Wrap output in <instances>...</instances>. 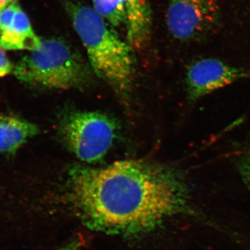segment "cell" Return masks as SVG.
Here are the masks:
<instances>
[{"instance_id":"obj_9","label":"cell","mask_w":250,"mask_h":250,"mask_svg":"<svg viewBox=\"0 0 250 250\" xmlns=\"http://www.w3.org/2000/svg\"><path fill=\"white\" fill-rule=\"evenodd\" d=\"M39 133L34 123L14 115L0 116V153L12 154Z\"/></svg>"},{"instance_id":"obj_1","label":"cell","mask_w":250,"mask_h":250,"mask_svg":"<svg viewBox=\"0 0 250 250\" xmlns=\"http://www.w3.org/2000/svg\"><path fill=\"white\" fill-rule=\"evenodd\" d=\"M74 205L90 228L116 233L149 231L184 211L188 189L177 169L141 159L69 173Z\"/></svg>"},{"instance_id":"obj_6","label":"cell","mask_w":250,"mask_h":250,"mask_svg":"<svg viewBox=\"0 0 250 250\" xmlns=\"http://www.w3.org/2000/svg\"><path fill=\"white\" fill-rule=\"evenodd\" d=\"M250 76L243 68L228 65L215 59H204L192 62L187 72V90L189 100L195 102L215 90Z\"/></svg>"},{"instance_id":"obj_8","label":"cell","mask_w":250,"mask_h":250,"mask_svg":"<svg viewBox=\"0 0 250 250\" xmlns=\"http://www.w3.org/2000/svg\"><path fill=\"white\" fill-rule=\"evenodd\" d=\"M126 11V41L134 50L149 45L152 33L150 0H124Z\"/></svg>"},{"instance_id":"obj_10","label":"cell","mask_w":250,"mask_h":250,"mask_svg":"<svg viewBox=\"0 0 250 250\" xmlns=\"http://www.w3.org/2000/svg\"><path fill=\"white\" fill-rule=\"evenodd\" d=\"M93 9L113 27H125L124 0H92Z\"/></svg>"},{"instance_id":"obj_5","label":"cell","mask_w":250,"mask_h":250,"mask_svg":"<svg viewBox=\"0 0 250 250\" xmlns=\"http://www.w3.org/2000/svg\"><path fill=\"white\" fill-rule=\"evenodd\" d=\"M218 17V0H171L166 23L175 39L190 41L208 32Z\"/></svg>"},{"instance_id":"obj_13","label":"cell","mask_w":250,"mask_h":250,"mask_svg":"<svg viewBox=\"0 0 250 250\" xmlns=\"http://www.w3.org/2000/svg\"><path fill=\"white\" fill-rule=\"evenodd\" d=\"M82 246V243L81 240L75 239L55 250H80Z\"/></svg>"},{"instance_id":"obj_3","label":"cell","mask_w":250,"mask_h":250,"mask_svg":"<svg viewBox=\"0 0 250 250\" xmlns=\"http://www.w3.org/2000/svg\"><path fill=\"white\" fill-rule=\"evenodd\" d=\"M13 72L24 83L55 89L77 88L87 78L80 57L59 39H41L40 46L20 60Z\"/></svg>"},{"instance_id":"obj_11","label":"cell","mask_w":250,"mask_h":250,"mask_svg":"<svg viewBox=\"0 0 250 250\" xmlns=\"http://www.w3.org/2000/svg\"><path fill=\"white\" fill-rule=\"evenodd\" d=\"M237 167L250 193V153L239 158L237 161Z\"/></svg>"},{"instance_id":"obj_12","label":"cell","mask_w":250,"mask_h":250,"mask_svg":"<svg viewBox=\"0 0 250 250\" xmlns=\"http://www.w3.org/2000/svg\"><path fill=\"white\" fill-rule=\"evenodd\" d=\"M14 66L6 57L4 51L0 48V78L14 71Z\"/></svg>"},{"instance_id":"obj_7","label":"cell","mask_w":250,"mask_h":250,"mask_svg":"<svg viewBox=\"0 0 250 250\" xmlns=\"http://www.w3.org/2000/svg\"><path fill=\"white\" fill-rule=\"evenodd\" d=\"M41 42L17 1L0 13V48L31 52L37 49Z\"/></svg>"},{"instance_id":"obj_2","label":"cell","mask_w":250,"mask_h":250,"mask_svg":"<svg viewBox=\"0 0 250 250\" xmlns=\"http://www.w3.org/2000/svg\"><path fill=\"white\" fill-rule=\"evenodd\" d=\"M65 6L94 71L118 95L126 98L134 82L133 49L93 8L75 1Z\"/></svg>"},{"instance_id":"obj_4","label":"cell","mask_w":250,"mask_h":250,"mask_svg":"<svg viewBox=\"0 0 250 250\" xmlns=\"http://www.w3.org/2000/svg\"><path fill=\"white\" fill-rule=\"evenodd\" d=\"M61 136L80 160L95 163L107 154L116 138V125L98 112H72L63 118Z\"/></svg>"},{"instance_id":"obj_14","label":"cell","mask_w":250,"mask_h":250,"mask_svg":"<svg viewBox=\"0 0 250 250\" xmlns=\"http://www.w3.org/2000/svg\"><path fill=\"white\" fill-rule=\"evenodd\" d=\"M16 0H0V13Z\"/></svg>"}]
</instances>
